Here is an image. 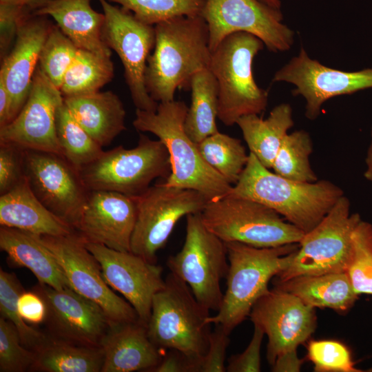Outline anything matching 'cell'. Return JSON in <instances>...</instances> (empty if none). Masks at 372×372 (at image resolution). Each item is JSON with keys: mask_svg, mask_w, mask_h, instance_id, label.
<instances>
[{"mask_svg": "<svg viewBox=\"0 0 372 372\" xmlns=\"http://www.w3.org/2000/svg\"><path fill=\"white\" fill-rule=\"evenodd\" d=\"M154 28L156 42L147 59L145 84L155 101H172L177 89H189L192 77L209 68V30L201 15L174 17Z\"/></svg>", "mask_w": 372, "mask_h": 372, "instance_id": "6da1fadb", "label": "cell"}, {"mask_svg": "<svg viewBox=\"0 0 372 372\" xmlns=\"http://www.w3.org/2000/svg\"><path fill=\"white\" fill-rule=\"evenodd\" d=\"M343 195L340 187L327 180L298 182L272 172L249 152L238 180L223 197L260 203L305 234L321 221Z\"/></svg>", "mask_w": 372, "mask_h": 372, "instance_id": "7a4b0ae2", "label": "cell"}, {"mask_svg": "<svg viewBox=\"0 0 372 372\" xmlns=\"http://www.w3.org/2000/svg\"><path fill=\"white\" fill-rule=\"evenodd\" d=\"M187 110L183 101L161 102L155 112L136 109L132 124L139 132L156 135L166 147L171 163L166 185L198 191L209 201L221 198L232 185L205 162L186 134Z\"/></svg>", "mask_w": 372, "mask_h": 372, "instance_id": "3957f363", "label": "cell"}, {"mask_svg": "<svg viewBox=\"0 0 372 372\" xmlns=\"http://www.w3.org/2000/svg\"><path fill=\"white\" fill-rule=\"evenodd\" d=\"M225 244L229 262L227 288L220 309L207 322L222 326L230 334L269 291L271 279L289 265L299 245L259 248L238 242Z\"/></svg>", "mask_w": 372, "mask_h": 372, "instance_id": "277c9868", "label": "cell"}, {"mask_svg": "<svg viewBox=\"0 0 372 372\" xmlns=\"http://www.w3.org/2000/svg\"><path fill=\"white\" fill-rule=\"evenodd\" d=\"M256 36L238 32L227 36L211 52L209 69L218 87V118L227 126L242 116L260 114L268 103V92L256 84L253 73L255 56L263 49Z\"/></svg>", "mask_w": 372, "mask_h": 372, "instance_id": "5b68a950", "label": "cell"}, {"mask_svg": "<svg viewBox=\"0 0 372 372\" xmlns=\"http://www.w3.org/2000/svg\"><path fill=\"white\" fill-rule=\"evenodd\" d=\"M164 287L154 296L147 324L149 339L158 349L178 351L198 366L211 333L209 310L201 305L189 286L169 272Z\"/></svg>", "mask_w": 372, "mask_h": 372, "instance_id": "8992f818", "label": "cell"}, {"mask_svg": "<svg viewBox=\"0 0 372 372\" xmlns=\"http://www.w3.org/2000/svg\"><path fill=\"white\" fill-rule=\"evenodd\" d=\"M171 173L169 152L160 141L140 134L138 145H122L103 153L83 167L79 174L87 189L118 192L131 197L143 194L156 178Z\"/></svg>", "mask_w": 372, "mask_h": 372, "instance_id": "52a82bcc", "label": "cell"}, {"mask_svg": "<svg viewBox=\"0 0 372 372\" xmlns=\"http://www.w3.org/2000/svg\"><path fill=\"white\" fill-rule=\"evenodd\" d=\"M200 216L205 227L225 242L275 247L299 243L304 234L273 209L249 198L208 201Z\"/></svg>", "mask_w": 372, "mask_h": 372, "instance_id": "ba28073f", "label": "cell"}, {"mask_svg": "<svg viewBox=\"0 0 372 372\" xmlns=\"http://www.w3.org/2000/svg\"><path fill=\"white\" fill-rule=\"evenodd\" d=\"M361 220L358 213L350 214L348 198L341 196L321 221L304 234L289 265L276 280L347 272L353 253V234Z\"/></svg>", "mask_w": 372, "mask_h": 372, "instance_id": "9c48e42d", "label": "cell"}, {"mask_svg": "<svg viewBox=\"0 0 372 372\" xmlns=\"http://www.w3.org/2000/svg\"><path fill=\"white\" fill-rule=\"evenodd\" d=\"M171 273L184 281L204 307L218 311L224 293L229 262L226 244L204 225L200 213L186 216V234L181 249L167 260Z\"/></svg>", "mask_w": 372, "mask_h": 372, "instance_id": "30bf717a", "label": "cell"}, {"mask_svg": "<svg viewBox=\"0 0 372 372\" xmlns=\"http://www.w3.org/2000/svg\"><path fill=\"white\" fill-rule=\"evenodd\" d=\"M137 215L130 251L156 263L157 252L166 244L178 221L203 211L208 199L200 192L163 183L150 186L134 197Z\"/></svg>", "mask_w": 372, "mask_h": 372, "instance_id": "8fae6325", "label": "cell"}, {"mask_svg": "<svg viewBox=\"0 0 372 372\" xmlns=\"http://www.w3.org/2000/svg\"><path fill=\"white\" fill-rule=\"evenodd\" d=\"M105 15L103 39L119 56L124 77L136 109L155 112L158 103L149 94L145 84L147 61L156 42L154 25L138 20L132 12L99 0Z\"/></svg>", "mask_w": 372, "mask_h": 372, "instance_id": "7c38bea8", "label": "cell"}, {"mask_svg": "<svg viewBox=\"0 0 372 372\" xmlns=\"http://www.w3.org/2000/svg\"><path fill=\"white\" fill-rule=\"evenodd\" d=\"M200 15L207 24L211 52L238 32L256 36L273 52L289 50L293 44L294 32L282 23L280 9L262 0H205Z\"/></svg>", "mask_w": 372, "mask_h": 372, "instance_id": "4fadbf2b", "label": "cell"}, {"mask_svg": "<svg viewBox=\"0 0 372 372\" xmlns=\"http://www.w3.org/2000/svg\"><path fill=\"white\" fill-rule=\"evenodd\" d=\"M40 238L55 257L69 287L97 304L112 323L139 320L130 303L106 283L98 261L79 234L73 231L66 236H40Z\"/></svg>", "mask_w": 372, "mask_h": 372, "instance_id": "5bb4252c", "label": "cell"}, {"mask_svg": "<svg viewBox=\"0 0 372 372\" xmlns=\"http://www.w3.org/2000/svg\"><path fill=\"white\" fill-rule=\"evenodd\" d=\"M23 171L35 196L74 229L89 192L79 172L62 156L32 149L23 151Z\"/></svg>", "mask_w": 372, "mask_h": 372, "instance_id": "9a60e30c", "label": "cell"}, {"mask_svg": "<svg viewBox=\"0 0 372 372\" xmlns=\"http://www.w3.org/2000/svg\"><path fill=\"white\" fill-rule=\"evenodd\" d=\"M272 81L295 85L292 94L304 99L305 116L315 120L327 100L372 88V68L347 72L329 68L311 59L301 47L299 54L274 74Z\"/></svg>", "mask_w": 372, "mask_h": 372, "instance_id": "2e32d148", "label": "cell"}, {"mask_svg": "<svg viewBox=\"0 0 372 372\" xmlns=\"http://www.w3.org/2000/svg\"><path fill=\"white\" fill-rule=\"evenodd\" d=\"M63 103L60 90L38 65L23 107L13 120L0 127V142L63 156L56 128V113Z\"/></svg>", "mask_w": 372, "mask_h": 372, "instance_id": "e0dca14e", "label": "cell"}, {"mask_svg": "<svg viewBox=\"0 0 372 372\" xmlns=\"http://www.w3.org/2000/svg\"><path fill=\"white\" fill-rule=\"evenodd\" d=\"M249 316L268 338L267 359L271 365L280 355L297 349L316 327L314 307L276 287L258 300Z\"/></svg>", "mask_w": 372, "mask_h": 372, "instance_id": "ac0fdd59", "label": "cell"}, {"mask_svg": "<svg viewBox=\"0 0 372 372\" xmlns=\"http://www.w3.org/2000/svg\"><path fill=\"white\" fill-rule=\"evenodd\" d=\"M85 242L98 261L106 283L123 296L135 309L139 320L147 324L153 298L165 284L162 267L131 251Z\"/></svg>", "mask_w": 372, "mask_h": 372, "instance_id": "d6986e66", "label": "cell"}, {"mask_svg": "<svg viewBox=\"0 0 372 372\" xmlns=\"http://www.w3.org/2000/svg\"><path fill=\"white\" fill-rule=\"evenodd\" d=\"M34 291L45 302V321L54 338L79 345L99 347L112 322L97 304L70 287L56 289L39 283Z\"/></svg>", "mask_w": 372, "mask_h": 372, "instance_id": "ffe728a7", "label": "cell"}, {"mask_svg": "<svg viewBox=\"0 0 372 372\" xmlns=\"http://www.w3.org/2000/svg\"><path fill=\"white\" fill-rule=\"evenodd\" d=\"M136 215L134 197L111 191H89L74 229L87 242L130 251Z\"/></svg>", "mask_w": 372, "mask_h": 372, "instance_id": "44dd1931", "label": "cell"}, {"mask_svg": "<svg viewBox=\"0 0 372 372\" xmlns=\"http://www.w3.org/2000/svg\"><path fill=\"white\" fill-rule=\"evenodd\" d=\"M52 25L48 16L28 14L20 25L13 47L2 59L0 78L11 96V121L26 102L41 50Z\"/></svg>", "mask_w": 372, "mask_h": 372, "instance_id": "7402d4cb", "label": "cell"}, {"mask_svg": "<svg viewBox=\"0 0 372 372\" xmlns=\"http://www.w3.org/2000/svg\"><path fill=\"white\" fill-rule=\"evenodd\" d=\"M99 347L103 354L101 372H152L163 357L140 320L111 323Z\"/></svg>", "mask_w": 372, "mask_h": 372, "instance_id": "603a6c76", "label": "cell"}, {"mask_svg": "<svg viewBox=\"0 0 372 372\" xmlns=\"http://www.w3.org/2000/svg\"><path fill=\"white\" fill-rule=\"evenodd\" d=\"M92 0H53L33 14L52 17L79 49L111 57L103 39L105 15L93 9Z\"/></svg>", "mask_w": 372, "mask_h": 372, "instance_id": "cb8c5ba5", "label": "cell"}, {"mask_svg": "<svg viewBox=\"0 0 372 372\" xmlns=\"http://www.w3.org/2000/svg\"><path fill=\"white\" fill-rule=\"evenodd\" d=\"M0 225L39 236H66L74 230L40 202L25 177L16 187L1 195Z\"/></svg>", "mask_w": 372, "mask_h": 372, "instance_id": "d4e9b609", "label": "cell"}, {"mask_svg": "<svg viewBox=\"0 0 372 372\" xmlns=\"http://www.w3.org/2000/svg\"><path fill=\"white\" fill-rule=\"evenodd\" d=\"M72 115L102 147L126 130L123 104L112 91L63 97Z\"/></svg>", "mask_w": 372, "mask_h": 372, "instance_id": "484cf974", "label": "cell"}, {"mask_svg": "<svg viewBox=\"0 0 372 372\" xmlns=\"http://www.w3.org/2000/svg\"><path fill=\"white\" fill-rule=\"evenodd\" d=\"M0 249L6 253L10 263L28 269L39 283L56 289L70 287L55 257L39 235L1 226Z\"/></svg>", "mask_w": 372, "mask_h": 372, "instance_id": "4316f807", "label": "cell"}, {"mask_svg": "<svg viewBox=\"0 0 372 372\" xmlns=\"http://www.w3.org/2000/svg\"><path fill=\"white\" fill-rule=\"evenodd\" d=\"M274 287L299 298L314 308H329L339 312L349 310L358 298L347 272L301 276L280 281Z\"/></svg>", "mask_w": 372, "mask_h": 372, "instance_id": "83f0119b", "label": "cell"}, {"mask_svg": "<svg viewBox=\"0 0 372 372\" xmlns=\"http://www.w3.org/2000/svg\"><path fill=\"white\" fill-rule=\"evenodd\" d=\"M236 124L250 152L265 167L271 169L282 141L294 125L292 107L288 103H280L265 119L258 114H249L240 117Z\"/></svg>", "mask_w": 372, "mask_h": 372, "instance_id": "f1b7e54d", "label": "cell"}, {"mask_svg": "<svg viewBox=\"0 0 372 372\" xmlns=\"http://www.w3.org/2000/svg\"><path fill=\"white\" fill-rule=\"evenodd\" d=\"M103 354L100 347L79 345L50 338L37 351L30 369L42 372H101Z\"/></svg>", "mask_w": 372, "mask_h": 372, "instance_id": "f546056e", "label": "cell"}, {"mask_svg": "<svg viewBox=\"0 0 372 372\" xmlns=\"http://www.w3.org/2000/svg\"><path fill=\"white\" fill-rule=\"evenodd\" d=\"M192 102L188 107L184 129L188 136L198 143L206 137L218 132V87L217 81L209 68L196 72L190 79Z\"/></svg>", "mask_w": 372, "mask_h": 372, "instance_id": "4dcf8cb0", "label": "cell"}, {"mask_svg": "<svg viewBox=\"0 0 372 372\" xmlns=\"http://www.w3.org/2000/svg\"><path fill=\"white\" fill-rule=\"evenodd\" d=\"M111 57L78 49L65 72L60 91L63 97L88 94L100 91L114 75Z\"/></svg>", "mask_w": 372, "mask_h": 372, "instance_id": "1f68e13d", "label": "cell"}, {"mask_svg": "<svg viewBox=\"0 0 372 372\" xmlns=\"http://www.w3.org/2000/svg\"><path fill=\"white\" fill-rule=\"evenodd\" d=\"M56 128L63 156L78 172L103 153V147L77 122L64 101L56 113Z\"/></svg>", "mask_w": 372, "mask_h": 372, "instance_id": "d6a6232c", "label": "cell"}, {"mask_svg": "<svg viewBox=\"0 0 372 372\" xmlns=\"http://www.w3.org/2000/svg\"><path fill=\"white\" fill-rule=\"evenodd\" d=\"M196 145L202 157L211 168L231 185L237 183L249 158L240 140L217 132Z\"/></svg>", "mask_w": 372, "mask_h": 372, "instance_id": "836d02e7", "label": "cell"}, {"mask_svg": "<svg viewBox=\"0 0 372 372\" xmlns=\"http://www.w3.org/2000/svg\"><path fill=\"white\" fill-rule=\"evenodd\" d=\"M313 143L309 134L303 130L288 133L273 161L271 169L285 178L298 182L312 183L318 177L310 163Z\"/></svg>", "mask_w": 372, "mask_h": 372, "instance_id": "e575fe53", "label": "cell"}, {"mask_svg": "<svg viewBox=\"0 0 372 372\" xmlns=\"http://www.w3.org/2000/svg\"><path fill=\"white\" fill-rule=\"evenodd\" d=\"M22 285L13 273L0 270V313L17 329L22 344L33 351L39 349L49 338L41 331L28 325L21 316L17 306Z\"/></svg>", "mask_w": 372, "mask_h": 372, "instance_id": "d590c367", "label": "cell"}, {"mask_svg": "<svg viewBox=\"0 0 372 372\" xmlns=\"http://www.w3.org/2000/svg\"><path fill=\"white\" fill-rule=\"evenodd\" d=\"M134 14L142 22L155 25L179 16L200 15L205 0H107Z\"/></svg>", "mask_w": 372, "mask_h": 372, "instance_id": "8d00e7d4", "label": "cell"}, {"mask_svg": "<svg viewBox=\"0 0 372 372\" xmlns=\"http://www.w3.org/2000/svg\"><path fill=\"white\" fill-rule=\"evenodd\" d=\"M78 49L57 25L53 24L41 50L39 67L59 90Z\"/></svg>", "mask_w": 372, "mask_h": 372, "instance_id": "74e56055", "label": "cell"}, {"mask_svg": "<svg viewBox=\"0 0 372 372\" xmlns=\"http://www.w3.org/2000/svg\"><path fill=\"white\" fill-rule=\"evenodd\" d=\"M347 273L358 295H372V225L362 220L353 234V253Z\"/></svg>", "mask_w": 372, "mask_h": 372, "instance_id": "f35d334b", "label": "cell"}, {"mask_svg": "<svg viewBox=\"0 0 372 372\" xmlns=\"http://www.w3.org/2000/svg\"><path fill=\"white\" fill-rule=\"evenodd\" d=\"M307 358L316 372H361L353 362L349 349L336 340H311L307 346Z\"/></svg>", "mask_w": 372, "mask_h": 372, "instance_id": "ab89813d", "label": "cell"}, {"mask_svg": "<svg viewBox=\"0 0 372 372\" xmlns=\"http://www.w3.org/2000/svg\"><path fill=\"white\" fill-rule=\"evenodd\" d=\"M35 360V351L24 347L12 323L0 318V372H23Z\"/></svg>", "mask_w": 372, "mask_h": 372, "instance_id": "60d3db41", "label": "cell"}, {"mask_svg": "<svg viewBox=\"0 0 372 372\" xmlns=\"http://www.w3.org/2000/svg\"><path fill=\"white\" fill-rule=\"evenodd\" d=\"M23 149L0 142V194L12 190L25 180Z\"/></svg>", "mask_w": 372, "mask_h": 372, "instance_id": "b9f144b4", "label": "cell"}, {"mask_svg": "<svg viewBox=\"0 0 372 372\" xmlns=\"http://www.w3.org/2000/svg\"><path fill=\"white\" fill-rule=\"evenodd\" d=\"M229 333L219 324L211 331L209 346L198 362V372H225L226 351L229 344Z\"/></svg>", "mask_w": 372, "mask_h": 372, "instance_id": "7bdbcfd3", "label": "cell"}, {"mask_svg": "<svg viewBox=\"0 0 372 372\" xmlns=\"http://www.w3.org/2000/svg\"><path fill=\"white\" fill-rule=\"evenodd\" d=\"M32 13L23 6L0 3V56L2 60L11 50L24 18Z\"/></svg>", "mask_w": 372, "mask_h": 372, "instance_id": "ee69618b", "label": "cell"}, {"mask_svg": "<svg viewBox=\"0 0 372 372\" xmlns=\"http://www.w3.org/2000/svg\"><path fill=\"white\" fill-rule=\"evenodd\" d=\"M265 333L254 326L252 338L245 350L232 355L226 366L227 372H259L261 369L260 349Z\"/></svg>", "mask_w": 372, "mask_h": 372, "instance_id": "f6af8a7d", "label": "cell"}, {"mask_svg": "<svg viewBox=\"0 0 372 372\" xmlns=\"http://www.w3.org/2000/svg\"><path fill=\"white\" fill-rule=\"evenodd\" d=\"M18 310L22 318L32 324H38L45 320L47 307L42 297L33 291H23L17 302Z\"/></svg>", "mask_w": 372, "mask_h": 372, "instance_id": "bcb514c9", "label": "cell"}, {"mask_svg": "<svg viewBox=\"0 0 372 372\" xmlns=\"http://www.w3.org/2000/svg\"><path fill=\"white\" fill-rule=\"evenodd\" d=\"M152 372H197V363L183 353L169 350Z\"/></svg>", "mask_w": 372, "mask_h": 372, "instance_id": "7dc6e473", "label": "cell"}, {"mask_svg": "<svg viewBox=\"0 0 372 372\" xmlns=\"http://www.w3.org/2000/svg\"><path fill=\"white\" fill-rule=\"evenodd\" d=\"M304 360L298 356L297 349L291 350L280 355L271 365L272 371H300Z\"/></svg>", "mask_w": 372, "mask_h": 372, "instance_id": "c3c4849f", "label": "cell"}, {"mask_svg": "<svg viewBox=\"0 0 372 372\" xmlns=\"http://www.w3.org/2000/svg\"><path fill=\"white\" fill-rule=\"evenodd\" d=\"M11 96L2 79L0 78V127L11 121Z\"/></svg>", "mask_w": 372, "mask_h": 372, "instance_id": "681fc988", "label": "cell"}, {"mask_svg": "<svg viewBox=\"0 0 372 372\" xmlns=\"http://www.w3.org/2000/svg\"><path fill=\"white\" fill-rule=\"evenodd\" d=\"M53 0H0V3H12L25 7L32 13Z\"/></svg>", "mask_w": 372, "mask_h": 372, "instance_id": "f907efd6", "label": "cell"}, {"mask_svg": "<svg viewBox=\"0 0 372 372\" xmlns=\"http://www.w3.org/2000/svg\"><path fill=\"white\" fill-rule=\"evenodd\" d=\"M371 135V141L367 150L366 157L365 160L366 168L364 173V176L372 185V128Z\"/></svg>", "mask_w": 372, "mask_h": 372, "instance_id": "816d5d0a", "label": "cell"}, {"mask_svg": "<svg viewBox=\"0 0 372 372\" xmlns=\"http://www.w3.org/2000/svg\"><path fill=\"white\" fill-rule=\"evenodd\" d=\"M269 6L277 8L280 9L281 8V1L280 0H262Z\"/></svg>", "mask_w": 372, "mask_h": 372, "instance_id": "f5cc1de1", "label": "cell"}, {"mask_svg": "<svg viewBox=\"0 0 372 372\" xmlns=\"http://www.w3.org/2000/svg\"><path fill=\"white\" fill-rule=\"evenodd\" d=\"M368 371H372V368H371Z\"/></svg>", "mask_w": 372, "mask_h": 372, "instance_id": "db71d44e", "label": "cell"}]
</instances>
